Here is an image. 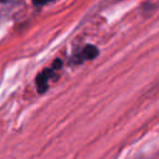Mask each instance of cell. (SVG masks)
<instances>
[{
    "instance_id": "obj_1",
    "label": "cell",
    "mask_w": 159,
    "mask_h": 159,
    "mask_svg": "<svg viewBox=\"0 0 159 159\" xmlns=\"http://www.w3.org/2000/svg\"><path fill=\"white\" fill-rule=\"evenodd\" d=\"M62 66V61L60 58H57L51 67H47L45 68L43 71H41L37 76H36V80H35V83H36V88H37V92L39 93H45L47 89H48V83H50V80L56 77V72L61 68Z\"/></svg>"
},
{
    "instance_id": "obj_2",
    "label": "cell",
    "mask_w": 159,
    "mask_h": 159,
    "mask_svg": "<svg viewBox=\"0 0 159 159\" xmlns=\"http://www.w3.org/2000/svg\"><path fill=\"white\" fill-rule=\"evenodd\" d=\"M98 53H99V51H98V48L94 45H87L78 53H76L71 58V63H73V65H81L84 61L96 58L98 56Z\"/></svg>"
},
{
    "instance_id": "obj_3",
    "label": "cell",
    "mask_w": 159,
    "mask_h": 159,
    "mask_svg": "<svg viewBox=\"0 0 159 159\" xmlns=\"http://www.w3.org/2000/svg\"><path fill=\"white\" fill-rule=\"evenodd\" d=\"M48 1H52V0H32V2L35 5H43V4L48 2Z\"/></svg>"
},
{
    "instance_id": "obj_4",
    "label": "cell",
    "mask_w": 159,
    "mask_h": 159,
    "mask_svg": "<svg viewBox=\"0 0 159 159\" xmlns=\"http://www.w3.org/2000/svg\"><path fill=\"white\" fill-rule=\"evenodd\" d=\"M6 1H9V0H0V2H6Z\"/></svg>"
}]
</instances>
